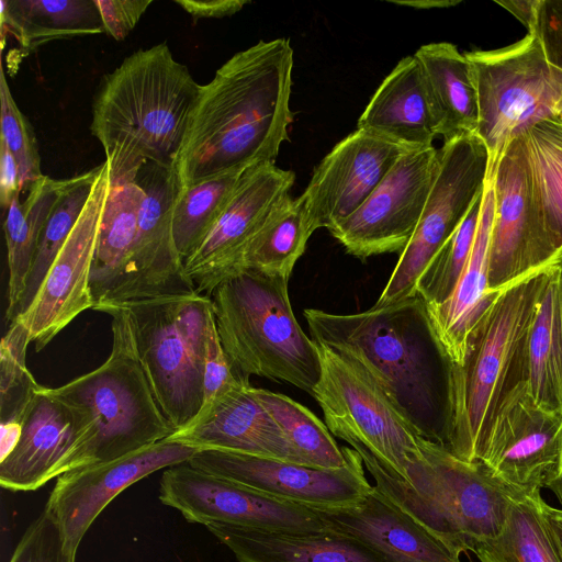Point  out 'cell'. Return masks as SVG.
Returning a JSON list of instances; mask_svg holds the SVG:
<instances>
[{"mask_svg": "<svg viewBox=\"0 0 562 562\" xmlns=\"http://www.w3.org/2000/svg\"><path fill=\"white\" fill-rule=\"evenodd\" d=\"M101 165L69 178L68 184L53 206L41 233L18 316L34 300L46 273L77 223L91 193Z\"/></svg>", "mask_w": 562, "mask_h": 562, "instance_id": "74e56055", "label": "cell"}, {"mask_svg": "<svg viewBox=\"0 0 562 562\" xmlns=\"http://www.w3.org/2000/svg\"><path fill=\"white\" fill-rule=\"evenodd\" d=\"M540 495L513 497L502 530L474 551L480 562H560L539 509Z\"/></svg>", "mask_w": 562, "mask_h": 562, "instance_id": "d590c367", "label": "cell"}, {"mask_svg": "<svg viewBox=\"0 0 562 562\" xmlns=\"http://www.w3.org/2000/svg\"><path fill=\"white\" fill-rule=\"evenodd\" d=\"M311 338L358 364L423 438L447 449L450 373L424 299L353 314L305 308Z\"/></svg>", "mask_w": 562, "mask_h": 562, "instance_id": "7a4b0ae2", "label": "cell"}, {"mask_svg": "<svg viewBox=\"0 0 562 562\" xmlns=\"http://www.w3.org/2000/svg\"><path fill=\"white\" fill-rule=\"evenodd\" d=\"M60 526L47 507L27 527L9 562H75Z\"/></svg>", "mask_w": 562, "mask_h": 562, "instance_id": "b9f144b4", "label": "cell"}, {"mask_svg": "<svg viewBox=\"0 0 562 562\" xmlns=\"http://www.w3.org/2000/svg\"><path fill=\"white\" fill-rule=\"evenodd\" d=\"M194 19L225 18L240 11L249 1L247 0H175Z\"/></svg>", "mask_w": 562, "mask_h": 562, "instance_id": "bcb514c9", "label": "cell"}, {"mask_svg": "<svg viewBox=\"0 0 562 562\" xmlns=\"http://www.w3.org/2000/svg\"><path fill=\"white\" fill-rule=\"evenodd\" d=\"M243 172L221 175L179 190L173 205L172 231L182 260L212 229L225 210Z\"/></svg>", "mask_w": 562, "mask_h": 562, "instance_id": "8d00e7d4", "label": "cell"}, {"mask_svg": "<svg viewBox=\"0 0 562 562\" xmlns=\"http://www.w3.org/2000/svg\"><path fill=\"white\" fill-rule=\"evenodd\" d=\"M307 508L327 529L362 541L389 562H461L457 550L375 485L352 505Z\"/></svg>", "mask_w": 562, "mask_h": 562, "instance_id": "7402d4cb", "label": "cell"}, {"mask_svg": "<svg viewBox=\"0 0 562 562\" xmlns=\"http://www.w3.org/2000/svg\"><path fill=\"white\" fill-rule=\"evenodd\" d=\"M198 450H222L302 464L290 441L249 383L202 408L167 438Z\"/></svg>", "mask_w": 562, "mask_h": 562, "instance_id": "603a6c76", "label": "cell"}, {"mask_svg": "<svg viewBox=\"0 0 562 562\" xmlns=\"http://www.w3.org/2000/svg\"><path fill=\"white\" fill-rule=\"evenodd\" d=\"M110 179L90 278L94 311L119 303L144 198L137 177Z\"/></svg>", "mask_w": 562, "mask_h": 562, "instance_id": "83f0119b", "label": "cell"}, {"mask_svg": "<svg viewBox=\"0 0 562 562\" xmlns=\"http://www.w3.org/2000/svg\"><path fill=\"white\" fill-rule=\"evenodd\" d=\"M1 26L26 52L56 40L104 32L94 0H1Z\"/></svg>", "mask_w": 562, "mask_h": 562, "instance_id": "1f68e13d", "label": "cell"}, {"mask_svg": "<svg viewBox=\"0 0 562 562\" xmlns=\"http://www.w3.org/2000/svg\"><path fill=\"white\" fill-rule=\"evenodd\" d=\"M76 423L70 411L43 391V385L22 423L20 437L0 460V484L16 491H34L53 477L75 445Z\"/></svg>", "mask_w": 562, "mask_h": 562, "instance_id": "cb8c5ba5", "label": "cell"}, {"mask_svg": "<svg viewBox=\"0 0 562 562\" xmlns=\"http://www.w3.org/2000/svg\"><path fill=\"white\" fill-rule=\"evenodd\" d=\"M68 181L69 178L57 180L43 176L30 186L23 202L18 195L8 207L3 231L9 270L5 310V321L9 324L18 316L45 222Z\"/></svg>", "mask_w": 562, "mask_h": 562, "instance_id": "4dcf8cb0", "label": "cell"}, {"mask_svg": "<svg viewBox=\"0 0 562 562\" xmlns=\"http://www.w3.org/2000/svg\"><path fill=\"white\" fill-rule=\"evenodd\" d=\"M110 187L109 164L104 160L76 225L34 300L15 317L29 329L36 351L44 349L79 314L93 307L91 269Z\"/></svg>", "mask_w": 562, "mask_h": 562, "instance_id": "2e32d148", "label": "cell"}, {"mask_svg": "<svg viewBox=\"0 0 562 562\" xmlns=\"http://www.w3.org/2000/svg\"><path fill=\"white\" fill-rule=\"evenodd\" d=\"M293 56L288 38L259 41L200 87L176 165L179 190L274 162L293 121Z\"/></svg>", "mask_w": 562, "mask_h": 562, "instance_id": "6da1fadb", "label": "cell"}, {"mask_svg": "<svg viewBox=\"0 0 562 562\" xmlns=\"http://www.w3.org/2000/svg\"><path fill=\"white\" fill-rule=\"evenodd\" d=\"M549 268L493 293L463 361L451 368L447 449L462 460L479 461L499 404L525 381L528 335Z\"/></svg>", "mask_w": 562, "mask_h": 562, "instance_id": "5b68a950", "label": "cell"}, {"mask_svg": "<svg viewBox=\"0 0 562 562\" xmlns=\"http://www.w3.org/2000/svg\"><path fill=\"white\" fill-rule=\"evenodd\" d=\"M0 140L13 155L20 170L22 190L44 175L34 132L27 119L16 105L2 65L0 66Z\"/></svg>", "mask_w": 562, "mask_h": 562, "instance_id": "60d3db41", "label": "cell"}, {"mask_svg": "<svg viewBox=\"0 0 562 562\" xmlns=\"http://www.w3.org/2000/svg\"><path fill=\"white\" fill-rule=\"evenodd\" d=\"M495 3L519 20L527 27L528 33L533 30L540 0H495Z\"/></svg>", "mask_w": 562, "mask_h": 562, "instance_id": "681fc988", "label": "cell"}, {"mask_svg": "<svg viewBox=\"0 0 562 562\" xmlns=\"http://www.w3.org/2000/svg\"><path fill=\"white\" fill-rule=\"evenodd\" d=\"M362 130L407 150L432 146L437 136L424 76L414 55L402 58L358 120Z\"/></svg>", "mask_w": 562, "mask_h": 562, "instance_id": "484cf974", "label": "cell"}, {"mask_svg": "<svg viewBox=\"0 0 562 562\" xmlns=\"http://www.w3.org/2000/svg\"><path fill=\"white\" fill-rule=\"evenodd\" d=\"M529 34L538 37L548 60L562 69V0H540L536 24Z\"/></svg>", "mask_w": 562, "mask_h": 562, "instance_id": "f6af8a7d", "label": "cell"}, {"mask_svg": "<svg viewBox=\"0 0 562 562\" xmlns=\"http://www.w3.org/2000/svg\"><path fill=\"white\" fill-rule=\"evenodd\" d=\"M199 451L165 439L112 461L65 472L57 477L45 507L76 555L87 530L117 494L160 469L188 462Z\"/></svg>", "mask_w": 562, "mask_h": 562, "instance_id": "ffe728a7", "label": "cell"}, {"mask_svg": "<svg viewBox=\"0 0 562 562\" xmlns=\"http://www.w3.org/2000/svg\"><path fill=\"white\" fill-rule=\"evenodd\" d=\"M414 56L422 68L437 136L448 139L475 133L477 94L464 53L451 43L439 42L420 46Z\"/></svg>", "mask_w": 562, "mask_h": 562, "instance_id": "f1b7e54d", "label": "cell"}, {"mask_svg": "<svg viewBox=\"0 0 562 562\" xmlns=\"http://www.w3.org/2000/svg\"><path fill=\"white\" fill-rule=\"evenodd\" d=\"M200 87L166 43L133 53L104 77L90 130L112 178L137 177L148 162L176 170Z\"/></svg>", "mask_w": 562, "mask_h": 562, "instance_id": "3957f363", "label": "cell"}, {"mask_svg": "<svg viewBox=\"0 0 562 562\" xmlns=\"http://www.w3.org/2000/svg\"><path fill=\"white\" fill-rule=\"evenodd\" d=\"M188 463L265 495L306 507H340L371 488L360 454L349 449L346 465L321 469L279 459L222 450H201Z\"/></svg>", "mask_w": 562, "mask_h": 562, "instance_id": "e0dca14e", "label": "cell"}, {"mask_svg": "<svg viewBox=\"0 0 562 562\" xmlns=\"http://www.w3.org/2000/svg\"><path fill=\"white\" fill-rule=\"evenodd\" d=\"M311 236L301 198L289 194L273 207L249 241L240 269L289 279Z\"/></svg>", "mask_w": 562, "mask_h": 562, "instance_id": "d6a6232c", "label": "cell"}, {"mask_svg": "<svg viewBox=\"0 0 562 562\" xmlns=\"http://www.w3.org/2000/svg\"><path fill=\"white\" fill-rule=\"evenodd\" d=\"M137 180L144 198L117 304L196 292L186 274L173 237L172 213L179 192L176 170L148 162L139 170Z\"/></svg>", "mask_w": 562, "mask_h": 562, "instance_id": "d6986e66", "label": "cell"}, {"mask_svg": "<svg viewBox=\"0 0 562 562\" xmlns=\"http://www.w3.org/2000/svg\"><path fill=\"white\" fill-rule=\"evenodd\" d=\"M407 149L356 130L315 167L300 195L310 232L330 231L355 213Z\"/></svg>", "mask_w": 562, "mask_h": 562, "instance_id": "44dd1931", "label": "cell"}, {"mask_svg": "<svg viewBox=\"0 0 562 562\" xmlns=\"http://www.w3.org/2000/svg\"><path fill=\"white\" fill-rule=\"evenodd\" d=\"M288 281L248 268L234 272L210 295L215 323L239 374L284 382L313 396L319 356L293 313Z\"/></svg>", "mask_w": 562, "mask_h": 562, "instance_id": "52a82bcc", "label": "cell"}, {"mask_svg": "<svg viewBox=\"0 0 562 562\" xmlns=\"http://www.w3.org/2000/svg\"><path fill=\"white\" fill-rule=\"evenodd\" d=\"M159 499L190 522L231 524L254 528L317 532L327 528L307 507L265 495L188 462L168 468Z\"/></svg>", "mask_w": 562, "mask_h": 562, "instance_id": "9a60e30c", "label": "cell"}, {"mask_svg": "<svg viewBox=\"0 0 562 562\" xmlns=\"http://www.w3.org/2000/svg\"><path fill=\"white\" fill-rule=\"evenodd\" d=\"M438 165L439 150L434 146L407 150L362 205L330 234L361 259L401 254L417 227Z\"/></svg>", "mask_w": 562, "mask_h": 562, "instance_id": "5bb4252c", "label": "cell"}, {"mask_svg": "<svg viewBox=\"0 0 562 562\" xmlns=\"http://www.w3.org/2000/svg\"><path fill=\"white\" fill-rule=\"evenodd\" d=\"M488 151L475 133L445 139L438 171L417 227L373 306L416 294L420 276L460 226L487 178Z\"/></svg>", "mask_w": 562, "mask_h": 562, "instance_id": "8fae6325", "label": "cell"}, {"mask_svg": "<svg viewBox=\"0 0 562 562\" xmlns=\"http://www.w3.org/2000/svg\"><path fill=\"white\" fill-rule=\"evenodd\" d=\"M538 505L551 543L562 562V509L548 504L541 495L538 498Z\"/></svg>", "mask_w": 562, "mask_h": 562, "instance_id": "c3c4849f", "label": "cell"}, {"mask_svg": "<svg viewBox=\"0 0 562 562\" xmlns=\"http://www.w3.org/2000/svg\"><path fill=\"white\" fill-rule=\"evenodd\" d=\"M488 291H501L562 260L535 205L521 134L505 147L494 171Z\"/></svg>", "mask_w": 562, "mask_h": 562, "instance_id": "4fadbf2b", "label": "cell"}, {"mask_svg": "<svg viewBox=\"0 0 562 562\" xmlns=\"http://www.w3.org/2000/svg\"><path fill=\"white\" fill-rule=\"evenodd\" d=\"M401 3L407 4V5L409 4V5H413V7L422 5V7L432 8V7L454 5L458 2H456V1H428L427 3L426 2H401Z\"/></svg>", "mask_w": 562, "mask_h": 562, "instance_id": "f907efd6", "label": "cell"}, {"mask_svg": "<svg viewBox=\"0 0 562 562\" xmlns=\"http://www.w3.org/2000/svg\"><path fill=\"white\" fill-rule=\"evenodd\" d=\"M495 211L492 176H487L477 231L470 257L451 297L429 310L436 334L453 364L463 361L468 337L487 307L490 238Z\"/></svg>", "mask_w": 562, "mask_h": 562, "instance_id": "4316f807", "label": "cell"}, {"mask_svg": "<svg viewBox=\"0 0 562 562\" xmlns=\"http://www.w3.org/2000/svg\"><path fill=\"white\" fill-rule=\"evenodd\" d=\"M295 173L265 162L245 170L225 207L201 244L183 260L186 274L200 294L240 269L246 247L273 207L294 184Z\"/></svg>", "mask_w": 562, "mask_h": 562, "instance_id": "ac0fdd59", "label": "cell"}, {"mask_svg": "<svg viewBox=\"0 0 562 562\" xmlns=\"http://www.w3.org/2000/svg\"><path fill=\"white\" fill-rule=\"evenodd\" d=\"M464 55L477 94L475 134L488 151V176L512 139L543 120L562 119V69L529 33L505 47Z\"/></svg>", "mask_w": 562, "mask_h": 562, "instance_id": "9c48e42d", "label": "cell"}, {"mask_svg": "<svg viewBox=\"0 0 562 562\" xmlns=\"http://www.w3.org/2000/svg\"><path fill=\"white\" fill-rule=\"evenodd\" d=\"M104 32L116 41L124 40L134 29L151 0H94Z\"/></svg>", "mask_w": 562, "mask_h": 562, "instance_id": "ee69618b", "label": "cell"}, {"mask_svg": "<svg viewBox=\"0 0 562 562\" xmlns=\"http://www.w3.org/2000/svg\"><path fill=\"white\" fill-rule=\"evenodd\" d=\"M316 342V341H315ZM321 376L313 397L331 435L368 450L395 476L406 479L408 459L423 439L353 361L317 344Z\"/></svg>", "mask_w": 562, "mask_h": 562, "instance_id": "30bf717a", "label": "cell"}, {"mask_svg": "<svg viewBox=\"0 0 562 562\" xmlns=\"http://www.w3.org/2000/svg\"><path fill=\"white\" fill-rule=\"evenodd\" d=\"M98 312L111 317L112 346L108 359L61 386H43L44 393L70 411L76 423V441L59 475L119 459L175 432L138 358L128 307L111 304Z\"/></svg>", "mask_w": 562, "mask_h": 562, "instance_id": "277c9868", "label": "cell"}, {"mask_svg": "<svg viewBox=\"0 0 562 562\" xmlns=\"http://www.w3.org/2000/svg\"><path fill=\"white\" fill-rule=\"evenodd\" d=\"M206 528L239 562H389L362 541L329 529L297 532L222 522Z\"/></svg>", "mask_w": 562, "mask_h": 562, "instance_id": "d4e9b609", "label": "cell"}, {"mask_svg": "<svg viewBox=\"0 0 562 562\" xmlns=\"http://www.w3.org/2000/svg\"><path fill=\"white\" fill-rule=\"evenodd\" d=\"M535 205L562 248V119L543 120L521 134Z\"/></svg>", "mask_w": 562, "mask_h": 562, "instance_id": "836d02e7", "label": "cell"}, {"mask_svg": "<svg viewBox=\"0 0 562 562\" xmlns=\"http://www.w3.org/2000/svg\"><path fill=\"white\" fill-rule=\"evenodd\" d=\"M31 344L26 326L13 319L0 345V418L1 428H22L40 385L26 366Z\"/></svg>", "mask_w": 562, "mask_h": 562, "instance_id": "f35d334b", "label": "cell"}, {"mask_svg": "<svg viewBox=\"0 0 562 562\" xmlns=\"http://www.w3.org/2000/svg\"><path fill=\"white\" fill-rule=\"evenodd\" d=\"M479 461L509 490L547 488L562 503V411L539 405L519 382L494 414Z\"/></svg>", "mask_w": 562, "mask_h": 562, "instance_id": "7c38bea8", "label": "cell"}, {"mask_svg": "<svg viewBox=\"0 0 562 562\" xmlns=\"http://www.w3.org/2000/svg\"><path fill=\"white\" fill-rule=\"evenodd\" d=\"M375 486L393 503L460 554L473 552L498 535L516 493L480 461H465L425 438L406 465V479L395 476L368 450L352 446Z\"/></svg>", "mask_w": 562, "mask_h": 562, "instance_id": "8992f818", "label": "cell"}, {"mask_svg": "<svg viewBox=\"0 0 562 562\" xmlns=\"http://www.w3.org/2000/svg\"><path fill=\"white\" fill-rule=\"evenodd\" d=\"M136 348L156 401L175 432L203 406L206 337L214 319L210 295L198 292L125 303Z\"/></svg>", "mask_w": 562, "mask_h": 562, "instance_id": "ba28073f", "label": "cell"}, {"mask_svg": "<svg viewBox=\"0 0 562 562\" xmlns=\"http://www.w3.org/2000/svg\"><path fill=\"white\" fill-rule=\"evenodd\" d=\"M525 382L539 405L562 411V260L547 271L527 340Z\"/></svg>", "mask_w": 562, "mask_h": 562, "instance_id": "f546056e", "label": "cell"}, {"mask_svg": "<svg viewBox=\"0 0 562 562\" xmlns=\"http://www.w3.org/2000/svg\"><path fill=\"white\" fill-rule=\"evenodd\" d=\"M249 383V378L239 374L228 359L220 340L214 316L206 337L202 408Z\"/></svg>", "mask_w": 562, "mask_h": 562, "instance_id": "7bdbcfd3", "label": "cell"}, {"mask_svg": "<svg viewBox=\"0 0 562 562\" xmlns=\"http://www.w3.org/2000/svg\"><path fill=\"white\" fill-rule=\"evenodd\" d=\"M262 406L271 414L304 465L339 469L346 465L349 449L339 447L331 432L308 408L291 397L254 387Z\"/></svg>", "mask_w": 562, "mask_h": 562, "instance_id": "e575fe53", "label": "cell"}, {"mask_svg": "<svg viewBox=\"0 0 562 562\" xmlns=\"http://www.w3.org/2000/svg\"><path fill=\"white\" fill-rule=\"evenodd\" d=\"M482 200L483 192L419 278L416 293L424 299L429 310L446 303L458 285L474 243Z\"/></svg>", "mask_w": 562, "mask_h": 562, "instance_id": "ab89813d", "label": "cell"}, {"mask_svg": "<svg viewBox=\"0 0 562 562\" xmlns=\"http://www.w3.org/2000/svg\"><path fill=\"white\" fill-rule=\"evenodd\" d=\"M22 190L19 166L8 149L0 140V201L3 207H9L12 200L20 195Z\"/></svg>", "mask_w": 562, "mask_h": 562, "instance_id": "7dc6e473", "label": "cell"}]
</instances>
